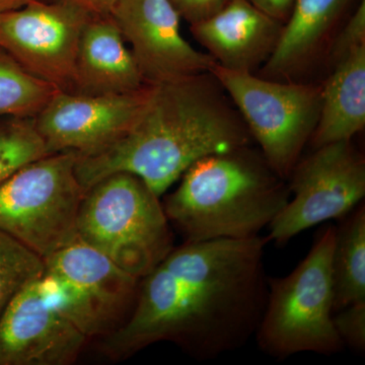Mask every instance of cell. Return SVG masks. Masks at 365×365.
I'll return each mask as SVG.
<instances>
[{
	"instance_id": "6da1fadb",
	"label": "cell",
	"mask_w": 365,
	"mask_h": 365,
	"mask_svg": "<svg viewBox=\"0 0 365 365\" xmlns=\"http://www.w3.org/2000/svg\"><path fill=\"white\" fill-rule=\"evenodd\" d=\"M267 237L185 242L139 282L128 319L103 342L124 359L170 341L199 360L217 359L256 334L268 294Z\"/></svg>"
},
{
	"instance_id": "7a4b0ae2",
	"label": "cell",
	"mask_w": 365,
	"mask_h": 365,
	"mask_svg": "<svg viewBox=\"0 0 365 365\" xmlns=\"http://www.w3.org/2000/svg\"><path fill=\"white\" fill-rule=\"evenodd\" d=\"M252 136L210 72L151 85L135 122L102 150L78 155L76 177L88 190L115 173L140 178L163 196L193 163L248 148Z\"/></svg>"
},
{
	"instance_id": "3957f363",
	"label": "cell",
	"mask_w": 365,
	"mask_h": 365,
	"mask_svg": "<svg viewBox=\"0 0 365 365\" xmlns=\"http://www.w3.org/2000/svg\"><path fill=\"white\" fill-rule=\"evenodd\" d=\"M289 199V191L248 148L197 160L165 198L163 210L185 242L259 235Z\"/></svg>"
},
{
	"instance_id": "277c9868",
	"label": "cell",
	"mask_w": 365,
	"mask_h": 365,
	"mask_svg": "<svg viewBox=\"0 0 365 365\" xmlns=\"http://www.w3.org/2000/svg\"><path fill=\"white\" fill-rule=\"evenodd\" d=\"M76 228L81 241L138 279L174 249L160 197L130 173H115L86 190Z\"/></svg>"
},
{
	"instance_id": "5b68a950",
	"label": "cell",
	"mask_w": 365,
	"mask_h": 365,
	"mask_svg": "<svg viewBox=\"0 0 365 365\" xmlns=\"http://www.w3.org/2000/svg\"><path fill=\"white\" fill-rule=\"evenodd\" d=\"M335 230L334 225L324 228L292 273L268 279L267 300L255 336L270 356L332 355L344 347L333 323Z\"/></svg>"
},
{
	"instance_id": "8992f818",
	"label": "cell",
	"mask_w": 365,
	"mask_h": 365,
	"mask_svg": "<svg viewBox=\"0 0 365 365\" xmlns=\"http://www.w3.org/2000/svg\"><path fill=\"white\" fill-rule=\"evenodd\" d=\"M78 153H50L26 163L0 185V230L43 259L78 239L86 190L76 177Z\"/></svg>"
},
{
	"instance_id": "52a82bcc",
	"label": "cell",
	"mask_w": 365,
	"mask_h": 365,
	"mask_svg": "<svg viewBox=\"0 0 365 365\" xmlns=\"http://www.w3.org/2000/svg\"><path fill=\"white\" fill-rule=\"evenodd\" d=\"M210 73L237 108L270 169L281 179L289 177L318 123L322 85L282 83L218 64Z\"/></svg>"
},
{
	"instance_id": "ba28073f",
	"label": "cell",
	"mask_w": 365,
	"mask_h": 365,
	"mask_svg": "<svg viewBox=\"0 0 365 365\" xmlns=\"http://www.w3.org/2000/svg\"><path fill=\"white\" fill-rule=\"evenodd\" d=\"M44 261L43 292L88 339L107 337L130 317L140 279L78 237Z\"/></svg>"
},
{
	"instance_id": "9c48e42d",
	"label": "cell",
	"mask_w": 365,
	"mask_h": 365,
	"mask_svg": "<svg viewBox=\"0 0 365 365\" xmlns=\"http://www.w3.org/2000/svg\"><path fill=\"white\" fill-rule=\"evenodd\" d=\"M289 177V199L268 227L267 240L278 246L319 223L342 220L364 199L365 160L351 140L314 148Z\"/></svg>"
},
{
	"instance_id": "30bf717a",
	"label": "cell",
	"mask_w": 365,
	"mask_h": 365,
	"mask_svg": "<svg viewBox=\"0 0 365 365\" xmlns=\"http://www.w3.org/2000/svg\"><path fill=\"white\" fill-rule=\"evenodd\" d=\"M91 16L68 0H35L0 13V48L34 76L72 91L79 40Z\"/></svg>"
},
{
	"instance_id": "8fae6325",
	"label": "cell",
	"mask_w": 365,
	"mask_h": 365,
	"mask_svg": "<svg viewBox=\"0 0 365 365\" xmlns=\"http://www.w3.org/2000/svg\"><path fill=\"white\" fill-rule=\"evenodd\" d=\"M151 85L124 93L58 91L34 119L50 153L76 151L90 155L109 145L135 122L150 96Z\"/></svg>"
},
{
	"instance_id": "7c38bea8",
	"label": "cell",
	"mask_w": 365,
	"mask_h": 365,
	"mask_svg": "<svg viewBox=\"0 0 365 365\" xmlns=\"http://www.w3.org/2000/svg\"><path fill=\"white\" fill-rule=\"evenodd\" d=\"M110 16L130 43L148 85L210 72L216 64L182 37L181 16L170 0H119Z\"/></svg>"
},
{
	"instance_id": "4fadbf2b",
	"label": "cell",
	"mask_w": 365,
	"mask_h": 365,
	"mask_svg": "<svg viewBox=\"0 0 365 365\" xmlns=\"http://www.w3.org/2000/svg\"><path fill=\"white\" fill-rule=\"evenodd\" d=\"M41 278L21 290L0 316V365H69L88 342L46 297Z\"/></svg>"
},
{
	"instance_id": "5bb4252c",
	"label": "cell",
	"mask_w": 365,
	"mask_h": 365,
	"mask_svg": "<svg viewBox=\"0 0 365 365\" xmlns=\"http://www.w3.org/2000/svg\"><path fill=\"white\" fill-rule=\"evenodd\" d=\"M283 24L248 0H232L217 13L190 25V31L228 71H254L266 63L282 32Z\"/></svg>"
},
{
	"instance_id": "9a60e30c",
	"label": "cell",
	"mask_w": 365,
	"mask_h": 365,
	"mask_svg": "<svg viewBox=\"0 0 365 365\" xmlns=\"http://www.w3.org/2000/svg\"><path fill=\"white\" fill-rule=\"evenodd\" d=\"M125 42L110 14H91L79 40L72 93H131L148 85Z\"/></svg>"
},
{
	"instance_id": "2e32d148",
	"label": "cell",
	"mask_w": 365,
	"mask_h": 365,
	"mask_svg": "<svg viewBox=\"0 0 365 365\" xmlns=\"http://www.w3.org/2000/svg\"><path fill=\"white\" fill-rule=\"evenodd\" d=\"M322 85L318 123L311 141L314 148L351 140L365 126V45L346 53Z\"/></svg>"
},
{
	"instance_id": "e0dca14e",
	"label": "cell",
	"mask_w": 365,
	"mask_h": 365,
	"mask_svg": "<svg viewBox=\"0 0 365 365\" xmlns=\"http://www.w3.org/2000/svg\"><path fill=\"white\" fill-rule=\"evenodd\" d=\"M350 0H295L275 49L264 66L269 79L290 78L313 61Z\"/></svg>"
},
{
	"instance_id": "ac0fdd59",
	"label": "cell",
	"mask_w": 365,
	"mask_h": 365,
	"mask_svg": "<svg viewBox=\"0 0 365 365\" xmlns=\"http://www.w3.org/2000/svg\"><path fill=\"white\" fill-rule=\"evenodd\" d=\"M332 253L334 313L365 300V207L359 204L335 227Z\"/></svg>"
},
{
	"instance_id": "d6986e66",
	"label": "cell",
	"mask_w": 365,
	"mask_h": 365,
	"mask_svg": "<svg viewBox=\"0 0 365 365\" xmlns=\"http://www.w3.org/2000/svg\"><path fill=\"white\" fill-rule=\"evenodd\" d=\"M58 91L0 48V118H35Z\"/></svg>"
},
{
	"instance_id": "ffe728a7",
	"label": "cell",
	"mask_w": 365,
	"mask_h": 365,
	"mask_svg": "<svg viewBox=\"0 0 365 365\" xmlns=\"http://www.w3.org/2000/svg\"><path fill=\"white\" fill-rule=\"evenodd\" d=\"M42 257L0 230V316L16 295L45 273Z\"/></svg>"
},
{
	"instance_id": "44dd1931",
	"label": "cell",
	"mask_w": 365,
	"mask_h": 365,
	"mask_svg": "<svg viewBox=\"0 0 365 365\" xmlns=\"http://www.w3.org/2000/svg\"><path fill=\"white\" fill-rule=\"evenodd\" d=\"M46 155L33 118H0V185L26 163Z\"/></svg>"
},
{
	"instance_id": "7402d4cb",
	"label": "cell",
	"mask_w": 365,
	"mask_h": 365,
	"mask_svg": "<svg viewBox=\"0 0 365 365\" xmlns=\"http://www.w3.org/2000/svg\"><path fill=\"white\" fill-rule=\"evenodd\" d=\"M333 323L343 344L356 351L365 348V300L336 312Z\"/></svg>"
},
{
	"instance_id": "603a6c76",
	"label": "cell",
	"mask_w": 365,
	"mask_h": 365,
	"mask_svg": "<svg viewBox=\"0 0 365 365\" xmlns=\"http://www.w3.org/2000/svg\"><path fill=\"white\" fill-rule=\"evenodd\" d=\"M365 45V1L362 0L351 18L333 43L331 55L333 62L359 46Z\"/></svg>"
},
{
	"instance_id": "cb8c5ba5",
	"label": "cell",
	"mask_w": 365,
	"mask_h": 365,
	"mask_svg": "<svg viewBox=\"0 0 365 365\" xmlns=\"http://www.w3.org/2000/svg\"><path fill=\"white\" fill-rule=\"evenodd\" d=\"M182 19L190 25L208 19L232 0H170Z\"/></svg>"
},
{
	"instance_id": "d4e9b609",
	"label": "cell",
	"mask_w": 365,
	"mask_h": 365,
	"mask_svg": "<svg viewBox=\"0 0 365 365\" xmlns=\"http://www.w3.org/2000/svg\"><path fill=\"white\" fill-rule=\"evenodd\" d=\"M254 6L284 25L295 0H248Z\"/></svg>"
},
{
	"instance_id": "484cf974",
	"label": "cell",
	"mask_w": 365,
	"mask_h": 365,
	"mask_svg": "<svg viewBox=\"0 0 365 365\" xmlns=\"http://www.w3.org/2000/svg\"><path fill=\"white\" fill-rule=\"evenodd\" d=\"M68 1L81 6L91 14L108 16L112 13L113 9L119 0H68Z\"/></svg>"
},
{
	"instance_id": "4316f807",
	"label": "cell",
	"mask_w": 365,
	"mask_h": 365,
	"mask_svg": "<svg viewBox=\"0 0 365 365\" xmlns=\"http://www.w3.org/2000/svg\"><path fill=\"white\" fill-rule=\"evenodd\" d=\"M32 1H35V0H0V13L20 9Z\"/></svg>"
}]
</instances>
